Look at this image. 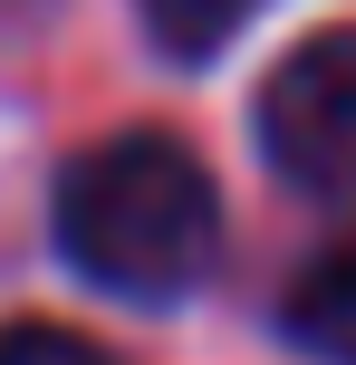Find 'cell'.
Returning <instances> with one entry per match:
<instances>
[{"mask_svg":"<svg viewBox=\"0 0 356 365\" xmlns=\"http://www.w3.org/2000/svg\"><path fill=\"white\" fill-rule=\"evenodd\" d=\"M58 259L87 289L135 298V308H173L212 279L222 259V192H212L203 154L183 135H106L58 173Z\"/></svg>","mask_w":356,"mask_h":365,"instance_id":"cell-1","label":"cell"},{"mask_svg":"<svg viewBox=\"0 0 356 365\" xmlns=\"http://www.w3.org/2000/svg\"><path fill=\"white\" fill-rule=\"evenodd\" d=\"M280 336L318 365H356V240L318 250L299 279L280 289Z\"/></svg>","mask_w":356,"mask_h":365,"instance_id":"cell-3","label":"cell"},{"mask_svg":"<svg viewBox=\"0 0 356 365\" xmlns=\"http://www.w3.org/2000/svg\"><path fill=\"white\" fill-rule=\"evenodd\" d=\"M0 365H126V356H106L96 336H77V327L19 317V327H0Z\"/></svg>","mask_w":356,"mask_h":365,"instance_id":"cell-5","label":"cell"},{"mask_svg":"<svg viewBox=\"0 0 356 365\" xmlns=\"http://www.w3.org/2000/svg\"><path fill=\"white\" fill-rule=\"evenodd\" d=\"M260 164L308 202H356V29H318L260 77Z\"/></svg>","mask_w":356,"mask_h":365,"instance_id":"cell-2","label":"cell"},{"mask_svg":"<svg viewBox=\"0 0 356 365\" xmlns=\"http://www.w3.org/2000/svg\"><path fill=\"white\" fill-rule=\"evenodd\" d=\"M135 19H145V38H154L164 58L203 68L212 48H231V38L260 19V0H135Z\"/></svg>","mask_w":356,"mask_h":365,"instance_id":"cell-4","label":"cell"}]
</instances>
